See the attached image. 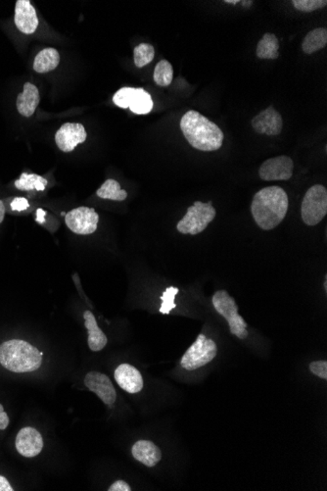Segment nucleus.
Returning <instances> with one entry per match:
<instances>
[{"label":"nucleus","instance_id":"10","mask_svg":"<svg viewBox=\"0 0 327 491\" xmlns=\"http://www.w3.org/2000/svg\"><path fill=\"white\" fill-rule=\"evenodd\" d=\"M86 134L85 127L79 123H66L55 134V143L63 152H72L79 144L85 143Z\"/></svg>","mask_w":327,"mask_h":491},{"label":"nucleus","instance_id":"26","mask_svg":"<svg viewBox=\"0 0 327 491\" xmlns=\"http://www.w3.org/2000/svg\"><path fill=\"white\" fill-rule=\"evenodd\" d=\"M179 292V288H174V286H170L165 290V292L161 297L162 305H161L160 310H159L161 313L168 315L172 309L176 308L177 305L175 303V297H176Z\"/></svg>","mask_w":327,"mask_h":491},{"label":"nucleus","instance_id":"8","mask_svg":"<svg viewBox=\"0 0 327 491\" xmlns=\"http://www.w3.org/2000/svg\"><path fill=\"white\" fill-rule=\"evenodd\" d=\"M99 216L95 208L79 207L65 216V223L72 232L81 236L91 234L97 230Z\"/></svg>","mask_w":327,"mask_h":491},{"label":"nucleus","instance_id":"13","mask_svg":"<svg viewBox=\"0 0 327 491\" xmlns=\"http://www.w3.org/2000/svg\"><path fill=\"white\" fill-rule=\"evenodd\" d=\"M15 445L18 452L24 457H36L43 450V437L34 428H24L18 432Z\"/></svg>","mask_w":327,"mask_h":491},{"label":"nucleus","instance_id":"19","mask_svg":"<svg viewBox=\"0 0 327 491\" xmlns=\"http://www.w3.org/2000/svg\"><path fill=\"white\" fill-rule=\"evenodd\" d=\"M59 63V52L55 48H46L37 53L32 67L37 73L44 74L57 68Z\"/></svg>","mask_w":327,"mask_h":491},{"label":"nucleus","instance_id":"12","mask_svg":"<svg viewBox=\"0 0 327 491\" xmlns=\"http://www.w3.org/2000/svg\"><path fill=\"white\" fill-rule=\"evenodd\" d=\"M252 127L258 134L267 136H279L284 127L281 115L272 106L261 111L251 121Z\"/></svg>","mask_w":327,"mask_h":491},{"label":"nucleus","instance_id":"29","mask_svg":"<svg viewBox=\"0 0 327 491\" xmlns=\"http://www.w3.org/2000/svg\"><path fill=\"white\" fill-rule=\"evenodd\" d=\"M10 206L13 211L23 212L29 208L30 203L25 197H16L11 201Z\"/></svg>","mask_w":327,"mask_h":491},{"label":"nucleus","instance_id":"23","mask_svg":"<svg viewBox=\"0 0 327 491\" xmlns=\"http://www.w3.org/2000/svg\"><path fill=\"white\" fill-rule=\"evenodd\" d=\"M97 194L100 199L115 200V201H123L128 197V192L121 190L120 183L112 179L105 181L101 188L97 190Z\"/></svg>","mask_w":327,"mask_h":491},{"label":"nucleus","instance_id":"17","mask_svg":"<svg viewBox=\"0 0 327 491\" xmlns=\"http://www.w3.org/2000/svg\"><path fill=\"white\" fill-rule=\"evenodd\" d=\"M132 455L135 460L147 467H154L162 459V452L157 445L149 441L135 442L132 446Z\"/></svg>","mask_w":327,"mask_h":491},{"label":"nucleus","instance_id":"18","mask_svg":"<svg viewBox=\"0 0 327 491\" xmlns=\"http://www.w3.org/2000/svg\"><path fill=\"white\" fill-rule=\"evenodd\" d=\"M83 318L86 320V328L88 330V346L95 352L102 350L108 341L107 337L98 327L95 315L90 311H86L83 313Z\"/></svg>","mask_w":327,"mask_h":491},{"label":"nucleus","instance_id":"22","mask_svg":"<svg viewBox=\"0 0 327 491\" xmlns=\"http://www.w3.org/2000/svg\"><path fill=\"white\" fill-rule=\"evenodd\" d=\"M48 181L41 176L36 174L23 173L19 180L15 181L14 186L19 190H37V192H43L48 186Z\"/></svg>","mask_w":327,"mask_h":491},{"label":"nucleus","instance_id":"28","mask_svg":"<svg viewBox=\"0 0 327 491\" xmlns=\"http://www.w3.org/2000/svg\"><path fill=\"white\" fill-rule=\"evenodd\" d=\"M310 371L322 379H327L326 361H315L310 364Z\"/></svg>","mask_w":327,"mask_h":491},{"label":"nucleus","instance_id":"16","mask_svg":"<svg viewBox=\"0 0 327 491\" xmlns=\"http://www.w3.org/2000/svg\"><path fill=\"white\" fill-rule=\"evenodd\" d=\"M39 101H41V97H39V88L34 83L28 81L23 88V92L17 97L16 106H17L18 112L23 117H32L36 112Z\"/></svg>","mask_w":327,"mask_h":491},{"label":"nucleus","instance_id":"35","mask_svg":"<svg viewBox=\"0 0 327 491\" xmlns=\"http://www.w3.org/2000/svg\"><path fill=\"white\" fill-rule=\"evenodd\" d=\"M242 6L244 7H251L253 6V1H246V0H245V1H242Z\"/></svg>","mask_w":327,"mask_h":491},{"label":"nucleus","instance_id":"1","mask_svg":"<svg viewBox=\"0 0 327 491\" xmlns=\"http://www.w3.org/2000/svg\"><path fill=\"white\" fill-rule=\"evenodd\" d=\"M286 192L277 186L263 188L254 195L251 213L256 224L264 230H272L284 221L288 211Z\"/></svg>","mask_w":327,"mask_h":491},{"label":"nucleus","instance_id":"15","mask_svg":"<svg viewBox=\"0 0 327 491\" xmlns=\"http://www.w3.org/2000/svg\"><path fill=\"white\" fill-rule=\"evenodd\" d=\"M115 379L121 388L128 393H139L143 388V379L137 368L130 364H121L117 368Z\"/></svg>","mask_w":327,"mask_h":491},{"label":"nucleus","instance_id":"7","mask_svg":"<svg viewBox=\"0 0 327 491\" xmlns=\"http://www.w3.org/2000/svg\"><path fill=\"white\" fill-rule=\"evenodd\" d=\"M113 102L120 108H130L137 115L148 114L154 106L151 95L143 88H121L114 94Z\"/></svg>","mask_w":327,"mask_h":491},{"label":"nucleus","instance_id":"5","mask_svg":"<svg viewBox=\"0 0 327 491\" xmlns=\"http://www.w3.org/2000/svg\"><path fill=\"white\" fill-rule=\"evenodd\" d=\"M327 214V190L321 185H315L308 190L301 206L303 222L307 226L321 223Z\"/></svg>","mask_w":327,"mask_h":491},{"label":"nucleus","instance_id":"2","mask_svg":"<svg viewBox=\"0 0 327 491\" xmlns=\"http://www.w3.org/2000/svg\"><path fill=\"white\" fill-rule=\"evenodd\" d=\"M181 130L186 141L195 150L211 152L223 146V131L216 123L197 111L190 110L182 116Z\"/></svg>","mask_w":327,"mask_h":491},{"label":"nucleus","instance_id":"32","mask_svg":"<svg viewBox=\"0 0 327 491\" xmlns=\"http://www.w3.org/2000/svg\"><path fill=\"white\" fill-rule=\"evenodd\" d=\"M0 491H13L8 479L2 476H0Z\"/></svg>","mask_w":327,"mask_h":491},{"label":"nucleus","instance_id":"20","mask_svg":"<svg viewBox=\"0 0 327 491\" xmlns=\"http://www.w3.org/2000/svg\"><path fill=\"white\" fill-rule=\"evenodd\" d=\"M326 28H317L306 34L302 43V50L306 54H313L326 48Z\"/></svg>","mask_w":327,"mask_h":491},{"label":"nucleus","instance_id":"9","mask_svg":"<svg viewBox=\"0 0 327 491\" xmlns=\"http://www.w3.org/2000/svg\"><path fill=\"white\" fill-rule=\"evenodd\" d=\"M294 163L288 156H277L266 160L259 169L263 181H288L293 176Z\"/></svg>","mask_w":327,"mask_h":491},{"label":"nucleus","instance_id":"36","mask_svg":"<svg viewBox=\"0 0 327 491\" xmlns=\"http://www.w3.org/2000/svg\"><path fill=\"white\" fill-rule=\"evenodd\" d=\"M226 3H230V4H237L239 3V0H226Z\"/></svg>","mask_w":327,"mask_h":491},{"label":"nucleus","instance_id":"27","mask_svg":"<svg viewBox=\"0 0 327 491\" xmlns=\"http://www.w3.org/2000/svg\"><path fill=\"white\" fill-rule=\"evenodd\" d=\"M294 7L301 12L310 13L327 6L326 0H293Z\"/></svg>","mask_w":327,"mask_h":491},{"label":"nucleus","instance_id":"37","mask_svg":"<svg viewBox=\"0 0 327 491\" xmlns=\"http://www.w3.org/2000/svg\"><path fill=\"white\" fill-rule=\"evenodd\" d=\"M324 288H326V290H327V279H326V281H324Z\"/></svg>","mask_w":327,"mask_h":491},{"label":"nucleus","instance_id":"3","mask_svg":"<svg viewBox=\"0 0 327 491\" xmlns=\"http://www.w3.org/2000/svg\"><path fill=\"white\" fill-rule=\"evenodd\" d=\"M43 356L29 342L12 339L0 345V364L15 373H29L41 366Z\"/></svg>","mask_w":327,"mask_h":491},{"label":"nucleus","instance_id":"24","mask_svg":"<svg viewBox=\"0 0 327 491\" xmlns=\"http://www.w3.org/2000/svg\"><path fill=\"white\" fill-rule=\"evenodd\" d=\"M172 78H174V70L172 64L168 60H161L154 70V81L159 87L165 88L172 83Z\"/></svg>","mask_w":327,"mask_h":491},{"label":"nucleus","instance_id":"30","mask_svg":"<svg viewBox=\"0 0 327 491\" xmlns=\"http://www.w3.org/2000/svg\"><path fill=\"white\" fill-rule=\"evenodd\" d=\"M109 491H130L132 488L126 481H117L109 488Z\"/></svg>","mask_w":327,"mask_h":491},{"label":"nucleus","instance_id":"21","mask_svg":"<svg viewBox=\"0 0 327 491\" xmlns=\"http://www.w3.org/2000/svg\"><path fill=\"white\" fill-rule=\"evenodd\" d=\"M279 41L273 34H264L258 43L256 54L260 59H277L279 57Z\"/></svg>","mask_w":327,"mask_h":491},{"label":"nucleus","instance_id":"11","mask_svg":"<svg viewBox=\"0 0 327 491\" xmlns=\"http://www.w3.org/2000/svg\"><path fill=\"white\" fill-rule=\"evenodd\" d=\"M85 385L90 392H95L103 403L113 406L117 399V392L113 383L106 374L99 372H90L86 374Z\"/></svg>","mask_w":327,"mask_h":491},{"label":"nucleus","instance_id":"25","mask_svg":"<svg viewBox=\"0 0 327 491\" xmlns=\"http://www.w3.org/2000/svg\"><path fill=\"white\" fill-rule=\"evenodd\" d=\"M155 57V50L149 43H140L134 50V60L137 68H142L152 62Z\"/></svg>","mask_w":327,"mask_h":491},{"label":"nucleus","instance_id":"33","mask_svg":"<svg viewBox=\"0 0 327 491\" xmlns=\"http://www.w3.org/2000/svg\"><path fill=\"white\" fill-rule=\"evenodd\" d=\"M6 206H4V202L0 200V224L3 222L4 217H6Z\"/></svg>","mask_w":327,"mask_h":491},{"label":"nucleus","instance_id":"14","mask_svg":"<svg viewBox=\"0 0 327 491\" xmlns=\"http://www.w3.org/2000/svg\"><path fill=\"white\" fill-rule=\"evenodd\" d=\"M14 22L16 27L24 34H32L39 27V17L30 0L16 1Z\"/></svg>","mask_w":327,"mask_h":491},{"label":"nucleus","instance_id":"4","mask_svg":"<svg viewBox=\"0 0 327 491\" xmlns=\"http://www.w3.org/2000/svg\"><path fill=\"white\" fill-rule=\"evenodd\" d=\"M212 303L219 315L223 316L228 323L231 334L240 339H245L248 337L249 332L246 330L248 325L238 314L237 302L226 290H219L215 293Z\"/></svg>","mask_w":327,"mask_h":491},{"label":"nucleus","instance_id":"31","mask_svg":"<svg viewBox=\"0 0 327 491\" xmlns=\"http://www.w3.org/2000/svg\"><path fill=\"white\" fill-rule=\"evenodd\" d=\"M9 425L8 415L4 412L3 406L0 404V430H6Z\"/></svg>","mask_w":327,"mask_h":491},{"label":"nucleus","instance_id":"6","mask_svg":"<svg viewBox=\"0 0 327 491\" xmlns=\"http://www.w3.org/2000/svg\"><path fill=\"white\" fill-rule=\"evenodd\" d=\"M218 353L216 342L208 339L206 336L200 334L195 342L182 356L181 365L186 371H194L205 366L216 357Z\"/></svg>","mask_w":327,"mask_h":491},{"label":"nucleus","instance_id":"34","mask_svg":"<svg viewBox=\"0 0 327 491\" xmlns=\"http://www.w3.org/2000/svg\"><path fill=\"white\" fill-rule=\"evenodd\" d=\"M44 216H46V212L43 209H37V221L41 224L44 222Z\"/></svg>","mask_w":327,"mask_h":491}]
</instances>
